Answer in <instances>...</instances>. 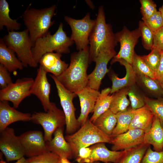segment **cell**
<instances>
[{"mask_svg": "<svg viewBox=\"0 0 163 163\" xmlns=\"http://www.w3.org/2000/svg\"><path fill=\"white\" fill-rule=\"evenodd\" d=\"M88 45L82 50L71 55L70 62L66 70L60 75L56 77L67 90L76 93L88 86L87 73L89 63Z\"/></svg>", "mask_w": 163, "mask_h": 163, "instance_id": "1", "label": "cell"}, {"mask_svg": "<svg viewBox=\"0 0 163 163\" xmlns=\"http://www.w3.org/2000/svg\"><path fill=\"white\" fill-rule=\"evenodd\" d=\"M89 63L94 61L101 51L113 50L117 42L111 25L106 22L103 6L99 7L95 24L89 38Z\"/></svg>", "mask_w": 163, "mask_h": 163, "instance_id": "2", "label": "cell"}, {"mask_svg": "<svg viewBox=\"0 0 163 163\" xmlns=\"http://www.w3.org/2000/svg\"><path fill=\"white\" fill-rule=\"evenodd\" d=\"M29 6L22 15L24 24L28 30L30 38L34 42L47 34L49 29L54 23L52 19L55 14L56 5L39 9Z\"/></svg>", "mask_w": 163, "mask_h": 163, "instance_id": "3", "label": "cell"}, {"mask_svg": "<svg viewBox=\"0 0 163 163\" xmlns=\"http://www.w3.org/2000/svg\"><path fill=\"white\" fill-rule=\"evenodd\" d=\"M63 27V23H60L54 34H51L50 32L34 42L32 50L34 59L37 64L42 56L46 53L54 51L61 54L70 53L69 47L74 42L70 37L67 36Z\"/></svg>", "mask_w": 163, "mask_h": 163, "instance_id": "4", "label": "cell"}, {"mask_svg": "<svg viewBox=\"0 0 163 163\" xmlns=\"http://www.w3.org/2000/svg\"><path fill=\"white\" fill-rule=\"evenodd\" d=\"M65 138L76 158L82 148L99 143H111L112 139L111 136L104 133L88 119L77 132Z\"/></svg>", "mask_w": 163, "mask_h": 163, "instance_id": "5", "label": "cell"}, {"mask_svg": "<svg viewBox=\"0 0 163 163\" xmlns=\"http://www.w3.org/2000/svg\"><path fill=\"white\" fill-rule=\"evenodd\" d=\"M7 46L14 51L24 67L36 68L38 66L33 57L32 49L34 45L31 40L28 30L8 31L2 38Z\"/></svg>", "mask_w": 163, "mask_h": 163, "instance_id": "6", "label": "cell"}, {"mask_svg": "<svg viewBox=\"0 0 163 163\" xmlns=\"http://www.w3.org/2000/svg\"><path fill=\"white\" fill-rule=\"evenodd\" d=\"M30 121L42 126L45 142L51 140L56 130L66 124L63 111L57 108L54 103L51 108L47 112H34L31 115Z\"/></svg>", "mask_w": 163, "mask_h": 163, "instance_id": "7", "label": "cell"}, {"mask_svg": "<svg viewBox=\"0 0 163 163\" xmlns=\"http://www.w3.org/2000/svg\"><path fill=\"white\" fill-rule=\"evenodd\" d=\"M56 85L60 103L64 113L66 121V133L68 135L73 133L79 126L75 115L76 109L73 103V98L77 95L67 90L59 82L56 77L50 74Z\"/></svg>", "mask_w": 163, "mask_h": 163, "instance_id": "8", "label": "cell"}, {"mask_svg": "<svg viewBox=\"0 0 163 163\" xmlns=\"http://www.w3.org/2000/svg\"><path fill=\"white\" fill-rule=\"evenodd\" d=\"M64 19L70 27V38L75 43L77 50H82L88 46L89 37L95 24V20L91 19L89 13L81 19H74L68 16H65Z\"/></svg>", "mask_w": 163, "mask_h": 163, "instance_id": "9", "label": "cell"}, {"mask_svg": "<svg viewBox=\"0 0 163 163\" xmlns=\"http://www.w3.org/2000/svg\"><path fill=\"white\" fill-rule=\"evenodd\" d=\"M116 39L120 44V50L111 62V64L119 59H123L132 65L135 52L134 49L141 37L139 29L131 31L124 26L120 31L115 34Z\"/></svg>", "mask_w": 163, "mask_h": 163, "instance_id": "10", "label": "cell"}, {"mask_svg": "<svg viewBox=\"0 0 163 163\" xmlns=\"http://www.w3.org/2000/svg\"><path fill=\"white\" fill-rule=\"evenodd\" d=\"M34 81L32 78H18L14 83L0 90V101H11L14 108H18L24 99L31 94V89Z\"/></svg>", "mask_w": 163, "mask_h": 163, "instance_id": "11", "label": "cell"}, {"mask_svg": "<svg viewBox=\"0 0 163 163\" xmlns=\"http://www.w3.org/2000/svg\"><path fill=\"white\" fill-rule=\"evenodd\" d=\"M0 149L7 162L18 160L25 155L18 136L13 128L7 127L0 132Z\"/></svg>", "mask_w": 163, "mask_h": 163, "instance_id": "12", "label": "cell"}, {"mask_svg": "<svg viewBox=\"0 0 163 163\" xmlns=\"http://www.w3.org/2000/svg\"><path fill=\"white\" fill-rule=\"evenodd\" d=\"M18 136L26 156L30 158L48 152L42 131L29 130Z\"/></svg>", "mask_w": 163, "mask_h": 163, "instance_id": "13", "label": "cell"}, {"mask_svg": "<svg viewBox=\"0 0 163 163\" xmlns=\"http://www.w3.org/2000/svg\"><path fill=\"white\" fill-rule=\"evenodd\" d=\"M114 49L106 50L100 52L95 59V67L88 75V86L98 91L101 82L105 75L109 72L107 68L109 62L116 55Z\"/></svg>", "mask_w": 163, "mask_h": 163, "instance_id": "14", "label": "cell"}, {"mask_svg": "<svg viewBox=\"0 0 163 163\" xmlns=\"http://www.w3.org/2000/svg\"><path fill=\"white\" fill-rule=\"evenodd\" d=\"M47 73L40 66L30 91L31 94L35 95L40 101L45 112L51 109L54 103L50 101L51 85L47 78Z\"/></svg>", "mask_w": 163, "mask_h": 163, "instance_id": "15", "label": "cell"}, {"mask_svg": "<svg viewBox=\"0 0 163 163\" xmlns=\"http://www.w3.org/2000/svg\"><path fill=\"white\" fill-rule=\"evenodd\" d=\"M75 94L79 97L81 109L77 120L79 126H82L87 120L89 113L93 112L100 92L87 86Z\"/></svg>", "mask_w": 163, "mask_h": 163, "instance_id": "16", "label": "cell"}, {"mask_svg": "<svg viewBox=\"0 0 163 163\" xmlns=\"http://www.w3.org/2000/svg\"><path fill=\"white\" fill-rule=\"evenodd\" d=\"M145 133V132L143 130L132 129L112 137L111 143L113 145L111 150H123L143 143Z\"/></svg>", "mask_w": 163, "mask_h": 163, "instance_id": "17", "label": "cell"}, {"mask_svg": "<svg viewBox=\"0 0 163 163\" xmlns=\"http://www.w3.org/2000/svg\"><path fill=\"white\" fill-rule=\"evenodd\" d=\"M104 143H97L91 147V152L89 156L87 158L81 160L79 163H92L99 161L104 163H117L123 155V150H110Z\"/></svg>", "mask_w": 163, "mask_h": 163, "instance_id": "18", "label": "cell"}, {"mask_svg": "<svg viewBox=\"0 0 163 163\" xmlns=\"http://www.w3.org/2000/svg\"><path fill=\"white\" fill-rule=\"evenodd\" d=\"M31 115L17 110L10 106L8 101H0V132L15 122L30 121Z\"/></svg>", "mask_w": 163, "mask_h": 163, "instance_id": "19", "label": "cell"}, {"mask_svg": "<svg viewBox=\"0 0 163 163\" xmlns=\"http://www.w3.org/2000/svg\"><path fill=\"white\" fill-rule=\"evenodd\" d=\"M52 139L46 142L48 151L52 152L60 157L70 158L73 155L71 147L63 136V126L57 129L54 132Z\"/></svg>", "mask_w": 163, "mask_h": 163, "instance_id": "20", "label": "cell"}, {"mask_svg": "<svg viewBox=\"0 0 163 163\" xmlns=\"http://www.w3.org/2000/svg\"><path fill=\"white\" fill-rule=\"evenodd\" d=\"M61 54L50 52L44 54L38 63L46 72H50L56 77L62 74L67 69L69 65L61 59Z\"/></svg>", "mask_w": 163, "mask_h": 163, "instance_id": "21", "label": "cell"}, {"mask_svg": "<svg viewBox=\"0 0 163 163\" xmlns=\"http://www.w3.org/2000/svg\"><path fill=\"white\" fill-rule=\"evenodd\" d=\"M119 62L125 67L126 74L124 77L120 78L115 74L113 73L111 75L110 79L112 85L110 94H113L123 88L133 86L136 81V75L131 65L123 59H117L115 62Z\"/></svg>", "mask_w": 163, "mask_h": 163, "instance_id": "22", "label": "cell"}, {"mask_svg": "<svg viewBox=\"0 0 163 163\" xmlns=\"http://www.w3.org/2000/svg\"><path fill=\"white\" fill-rule=\"evenodd\" d=\"M143 142L152 145L155 151L163 150V127L159 120L154 116L151 126L145 133Z\"/></svg>", "mask_w": 163, "mask_h": 163, "instance_id": "23", "label": "cell"}, {"mask_svg": "<svg viewBox=\"0 0 163 163\" xmlns=\"http://www.w3.org/2000/svg\"><path fill=\"white\" fill-rule=\"evenodd\" d=\"M14 51L8 48L2 38L0 39V63L10 72L17 70H22L24 66L22 62L15 55Z\"/></svg>", "mask_w": 163, "mask_h": 163, "instance_id": "24", "label": "cell"}, {"mask_svg": "<svg viewBox=\"0 0 163 163\" xmlns=\"http://www.w3.org/2000/svg\"><path fill=\"white\" fill-rule=\"evenodd\" d=\"M154 117L153 113L145 105L137 109L129 129H139L143 130L145 133L152 126Z\"/></svg>", "mask_w": 163, "mask_h": 163, "instance_id": "25", "label": "cell"}, {"mask_svg": "<svg viewBox=\"0 0 163 163\" xmlns=\"http://www.w3.org/2000/svg\"><path fill=\"white\" fill-rule=\"evenodd\" d=\"M150 145L143 142L123 150V154L117 163H141Z\"/></svg>", "mask_w": 163, "mask_h": 163, "instance_id": "26", "label": "cell"}, {"mask_svg": "<svg viewBox=\"0 0 163 163\" xmlns=\"http://www.w3.org/2000/svg\"><path fill=\"white\" fill-rule=\"evenodd\" d=\"M111 88H107L101 91L96 102L93 111V114L90 120L94 123L97 119L101 115L109 109L113 97L110 94Z\"/></svg>", "mask_w": 163, "mask_h": 163, "instance_id": "27", "label": "cell"}, {"mask_svg": "<svg viewBox=\"0 0 163 163\" xmlns=\"http://www.w3.org/2000/svg\"><path fill=\"white\" fill-rule=\"evenodd\" d=\"M117 122L116 114L109 109L99 117L93 124L104 133L111 136Z\"/></svg>", "mask_w": 163, "mask_h": 163, "instance_id": "28", "label": "cell"}, {"mask_svg": "<svg viewBox=\"0 0 163 163\" xmlns=\"http://www.w3.org/2000/svg\"><path fill=\"white\" fill-rule=\"evenodd\" d=\"M8 2L6 0H0V30L4 27L8 31L17 30L20 29L21 24L15 19H13L9 15L10 10Z\"/></svg>", "mask_w": 163, "mask_h": 163, "instance_id": "29", "label": "cell"}, {"mask_svg": "<svg viewBox=\"0 0 163 163\" xmlns=\"http://www.w3.org/2000/svg\"><path fill=\"white\" fill-rule=\"evenodd\" d=\"M136 110L131 108L116 114L117 122L111 135V137L124 133L129 129Z\"/></svg>", "mask_w": 163, "mask_h": 163, "instance_id": "30", "label": "cell"}, {"mask_svg": "<svg viewBox=\"0 0 163 163\" xmlns=\"http://www.w3.org/2000/svg\"><path fill=\"white\" fill-rule=\"evenodd\" d=\"M128 88L121 89L113 93L109 110L115 114L127 110L130 102L127 98Z\"/></svg>", "mask_w": 163, "mask_h": 163, "instance_id": "31", "label": "cell"}, {"mask_svg": "<svg viewBox=\"0 0 163 163\" xmlns=\"http://www.w3.org/2000/svg\"><path fill=\"white\" fill-rule=\"evenodd\" d=\"M140 82L147 90L153 94L160 96L163 95L161 83L157 80L143 75H137Z\"/></svg>", "mask_w": 163, "mask_h": 163, "instance_id": "32", "label": "cell"}, {"mask_svg": "<svg viewBox=\"0 0 163 163\" xmlns=\"http://www.w3.org/2000/svg\"><path fill=\"white\" fill-rule=\"evenodd\" d=\"M132 66L136 75H145L155 79V73L146 64L141 56L137 55L135 53L133 56Z\"/></svg>", "mask_w": 163, "mask_h": 163, "instance_id": "33", "label": "cell"}, {"mask_svg": "<svg viewBox=\"0 0 163 163\" xmlns=\"http://www.w3.org/2000/svg\"><path fill=\"white\" fill-rule=\"evenodd\" d=\"M145 105L148 107L154 116L160 120L163 127V98L161 97L157 99L144 97Z\"/></svg>", "mask_w": 163, "mask_h": 163, "instance_id": "34", "label": "cell"}, {"mask_svg": "<svg viewBox=\"0 0 163 163\" xmlns=\"http://www.w3.org/2000/svg\"><path fill=\"white\" fill-rule=\"evenodd\" d=\"M141 37L142 43L144 48L148 50L153 49L154 35L152 30L142 21L139 23V28Z\"/></svg>", "mask_w": 163, "mask_h": 163, "instance_id": "35", "label": "cell"}, {"mask_svg": "<svg viewBox=\"0 0 163 163\" xmlns=\"http://www.w3.org/2000/svg\"><path fill=\"white\" fill-rule=\"evenodd\" d=\"M141 57L155 75L161 60V51L153 48L149 54L141 56Z\"/></svg>", "mask_w": 163, "mask_h": 163, "instance_id": "36", "label": "cell"}, {"mask_svg": "<svg viewBox=\"0 0 163 163\" xmlns=\"http://www.w3.org/2000/svg\"><path fill=\"white\" fill-rule=\"evenodd\" d=\"M60 158L57 155L47 152L40 155L29 158L30 163H59Z\"/></svg>", "mask_w": 163, "mask_h": 163, "instance_id": "37", "label": "cell"}, {"mask_svg": "<svg viewBox=\"0 0 163 163\" xmlns=\"http://www.w3.org/2000/svg\"><path fill=\"white\" fill-rule=\"evenodd\" d=\"M142 19L153 33L163 27V19L159 11L149 18Z\"/></svg>", "mask_w": 163, "mask_h": 163, "instance_id": "38", "label": "cell"}, {"mask_svg": "<svg viewBox=\"0 0 163 163\" xmlns=\"http://www.w3.org/2000/svg\"><path fill=\"white\" fill-rule=\"evenodd\" d=\"M141 163H163V150L161 152L154 151L150 145Z\"/></svg>", "mask_w": 163, "mask_h": 163, "instance_id": "39", "label": "cell"}, {"mask_svg": "<svg viewBox=\"0 0 163 163\" xmlns=\"http://www.w3.org/2000/svg\"><path fill=\"white\" fill-rule=\"evenodd\" d=\"M141 5L140 12L142 18H149L158 11L157 5L155 2L152 0H140Z\"/></svg>", "mask_w": 163, "mask_h": 163, "instance_id": "40", "label": "cell"}, {"mask_svg": "<svg viewBox=\"0 0 163 163\" xmlns=\"http://www.w3.org/2000/svg\"><path fill=\"white\" fill-rule=\"evenodd\" d=\"M127 95L129 97L132 109H138L145 105L144 98H142L135 91L133 86L128 88Z\"/></svg>", "mask_w": 163, "mask_h": 163, "instance_id": "41", "label": "cell"}, {"mask_svg": "<svg viewBox=\"0 0 163 163\" xmlns=\"http://www.w3.org/2000/svg\"><path fill=\"white\" fill-rule=\"evenodd\" d=\"M13 83L10 72L4 66L0 64V88L4 89Z\"/></svg>", "mask_w": 163, "mask_h": 163, "instance_id": "42", "label": "cell"}, {"mask_svg": "<svg viewBox=\"0 0 163 163\" xmlns=\"http://www.w3.org/2000/svg\"><path fill=\"white\" fill-rule=\"evenodd\" d=\"M153 48L163 51V27L153 33Z\"/></svg>", "mask_w": 163, "mask_h": 163, "instance_id": "43", "label": "cell"}, {"mask_svg": "<svg viewBox=\"0 0 163 163\" xmlns=\"http://www.w3.org/2000/svg\"><path fill=\"white\" fill-rule=\"evenodd\" d=\"M91 152L90 147L82 148L79 151L78 155L76 158V161L78 163L82 160L88 158L90 155Z\"/></svg>", "mask_w": 163, "mask_h": 163, "instance_id": "44", "label": "cell"}, {"mask_svg": "<svg viewBox=\"0 0 163 163\" xmlns=\"http://www.w3.org/2000/svg\"><path fill=\"white\" fill-rule=\"evenodd\" d=\"M161 55L160 63L155 74V79L161 83L163 82V51H161Z\"/></svg>", "mask_w": 163, "mask_h": 163, "instance_id": "45", "label": "cell"}, {"mask_svg": "<svg viewBox=\"0 0 163 163\" xmlns=\"http://www.w3.org/2000/svg\"><path fill=\"white\" fill-rule=\"evenodd\" d=\"M0 163H8L6 161L4 160H1ZM14 163H30L27 159H26L24 157L21 158L17 160V162Z\"/></svg>", "mask_w": 163, "mask_h": 163, "instance_id": "46", "label": "cell"}, {"mask_svg": "<svg viewBox=\"0 0 163 163\" xmlns=\"http://www.w3.org/2000/svg\"><path fill=\"white\" fill-rule=\"evenodd\" d=\"M68 159L64 158H60L59 163H71Z\"/></svg>", "mask_w": 163, "mask_h": 163, "instance_id": "47", "label": "cell"}, {"mask_svg": "<svg viewBox=\"0 0 163 163\" xmlns=\"http://www.w3.org/2000/svg\"><path fill=\"white\" fill-rule=\"evenodd\" d=\"M158 11L160 12L163 19V5L159 8Z\"/></svg>", "mask_w": 163, "mask_h": 163, "instance_id": "48", "label": "cell"}, {"mask_svg": "<svg viewBox=\"0 0 163 163\" xmlns=\"http://www.w3.org/2000/svg\"><path fill=\"white\" fill-rule=\"evenodd\" d=\"M161 86H162V87L163 89V82H161Z\"/></svg>", "mask_w": 163, "mask_h": 163, "instance_id": "49", "label": "cell"}, {"mask_svg": "<svg viewBox=\"0 0 163 163\" xmlns=\"http://www.w3.org/2000/svg\"><path fill=\"white\" fill-rule=\"evenodd\" d=\"M92 163H100V162L99 161H95Z\"/></svg>", "mask_w": 163, "mask_h": 163, "instance_id": "50", "label": "cell"}, {"mask_svg": "<svg viewBox=\"0 0 163 163\" xmlns=\"http://www.w3.org/2000/svg\"><path fill=\"white\" fill-rule=\"evenodd\" d=\"M112 163V162H107V163Z\"/></svg>", "mask_w": 163, "mask_h": 163, "instance_id": "51", "label": "cell"}]
</instances>
